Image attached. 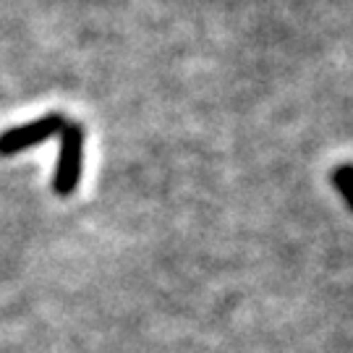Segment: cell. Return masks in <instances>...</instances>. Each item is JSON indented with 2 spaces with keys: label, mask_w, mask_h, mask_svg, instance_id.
I'll return each mask as SVG.
<instances>
[{
  "label": "cell",
  "mask_w": 353,
  "mask_h": 353,
  "mask_svg": "<svg viewBox=\"0 0 353 353\" xmlns=\"http://www.w3.org/2000/svg\"><path fill=\"white\" fill-rule=\"evenodd\" d=\"M332 183H335L338 194L343 196L345 207L353 212V165L351 163L338 165V168L332 170Z\"/></svg>",
  "instance_id": "3"
},
{
  "label": "cell",
  "mask_w": 353,
  "mask_h": 353,
  "mask_svg": "<svg viewBox=\"0 0 353 353\" xmlns=\"http://www.w3.org/2000/svg\"><path fill=\"white\" fill-rule=\"evenodd\" d=\"M81 170H84V126L65 123L61 131L58 165L52 173V191L58 196H71L81 183Z\"/></svg>",
  "instance_id": "1"
},
{
  "label": "cell",
  "mask_w": 353,
  "mask_h": 353,
  "mask_svg": "<svg viewBox=\"0 0 353 353\" xmlns=\"http://www.w3.org/2000/svg\"><path fill=\"white\" fill-rule=\"evenodd\" d=\"M65 123L68 121L61 113H50L37 118V121H29V123L8 128V131L0 134V154L3 157H11L16 152H24L29 147H37L42 141L52 139V137H61Z\"/></svg>",
  "instance_id": "2"
}]
</instances>
